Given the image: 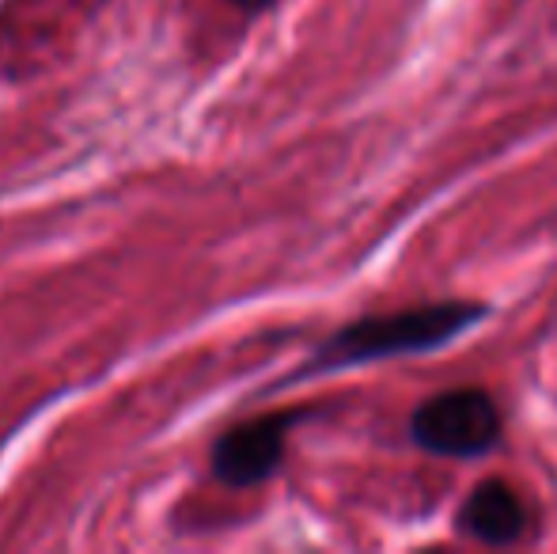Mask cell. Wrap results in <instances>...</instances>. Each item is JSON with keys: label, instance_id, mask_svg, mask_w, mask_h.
<instances>
[{"label": "cell", "instance_id": "obj_1", "mask_svg": "<svg viewBox=\"0 0 557 554\" xmlns=\"http://www.w3.org/2000/svg\"><path fill=\"white\" fill-rule=\"evenodd\" d=\"M490 316V304L474 300H441V304H421V308L391 311V316H364L357 323L334 331L323 346L311 354L296 377L285 384L308 377H326V372H345L357 365L387 361V357H410L425 354V349H441L455 342L459 334L474 331L482 319Z\"/></svg>", "mask_w": 557, "mask_h": 554}, {"label": "cell", "instance_id": "obj_4", "mask_svg": "<svg viewBox=\"0 0 557 554\" xmlns=\"http://www.w3.org/2000/svg\"><path fill=\"white\" fill-rule=\"evenodd\" d=\"M455 528L478 543L508 547V543L523 540L528 513H523V502L512 494L508 482L490 479V482H478V487L470 490V497L462 502L459 517H455Z\"/></svg>", "mask_w": 557, "mask_h": 554}, {"label": "cell", "instance_id": "obj_5", "mask_svg": "<svg viewBox=\"0 0 557 554\" xmlns=\"http://www.w3.org/2000/svg\"><path fill=\"white\" fill-rule=\"evenodd\" d=\"M227 4H235V8H243V12H265V8L273 4V0H227Z\"/></svg>", "mask_w": 557, "mask_h": 554}, {"label": "cell", "instance_id": "obj_2", "mask_svg": "<svg viewBox=\"0 0 557 554\" xmlns=\"http://www.w3.org/2000/svg\"><path fill=\"white\" fill-rule=\"evenodd\" d=\"M410 436L418 448L444 459H474L500 444V410L493 395L478 387H459L425 399L410 418Z\"/></svg>", "mask_w": 557, "mask_h": 554}, {"label": "cell", "instance_id": "obj_3", "mask_svg": "<svg viewBox=\"0 0 557 554\" xmlns=\"http://www.w3.org/2000/svg\"><path fill=\"white\" fill-rule=\"evenodd\" d=\"M300 418L304 410H285V415H265L227 429L213 444V475L232 490H247L273 479L281 459H285L288 429Z\"/></svg>", "mask_w": 557, "mask_h": 554}]
</instances>
